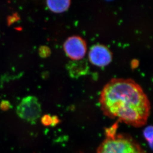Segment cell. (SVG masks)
Segmentation results:
<instances>
[{"label": "cell", "instance_id": "cell-1", "mask_svg": "<svg viewBox=\"0 0 153 153\" xmlns=\"http://www.w3.org/2000/svg\"><path fill=\"white\" fill-rule=\"evenodd\" d=\"M100 103L105 116L136 128L145 125L150 114L147 96L131 79H111L101 91Z\"/></svg>", "mask_w": 153, "mask_h": 153}, {"label": "cell", "instance_id": "cell-2", "mask_svg": "<svg viewBox=\"0 0 153 153\" xmlns=\"http://www.w3.org/2000/svg\"><path fill=\"white\" fill-rule=\"evenodd\" d=\"M97 153H146L138 142L129 134L117 132L106 136Z\"/></svg>", "mask_w": 153, "mask_h": 153}, {"label": "cell", "instance_id": "cell-3", "mask_svg": "<svg viewBox=\"0 0 153 153\" xmlns=\"http://www.w3.org/2000/svg\"><path fill=\"white\" fill-rule=\"evenodd\" d=\"M16 113L19 117L27 122H36L42 113L41 104L36 97L27 96L18 105Z\"/></svg>", "mask_w": 153, "mask_h": 153}, {"label": "cell", "instance_id": "cell-4", "mask_svg": "<svg viewBox=\"0 0 153 153\" xmlns=\"http://www.w3.org/2000/svg\"><path fill=\"white\" fill-rule=\"evenodd\" d=\"M63 47L66 54L73 61L82 60L87 52L86 42L79 36H72L67 38Z\"/></svg>", "mask_w": 153, "mask_h": 153}, {"label": "cell", "instance_id": "cell-5", "mask_svg": "<svg viewBox=\"0 0 153 153\" xmlns=\"http://www.w3.org/2000/svg\"><path fill=\"white\" fill-rule=\"evenodd\" d=\"M88 59L93 65L102 67L109 65L112 61L111 52L105 46L97 44L88 52Z\"/></svg>", "mask_w": 153, "mask_h": 153}, {"label": "cell", "instance_id": "cell-6", "mask_svg": "<svg viewBox=\"0 0 153 153\" xmlns=\"http://www.w3.org/2000/svg\"><path fill=\"white\" fill-rule=\"evenodd\" d=\"M81 60L73 61L68 65V70L71 76L75 78L85 75L88 71V66Z\"/></svg>", "mask_w": 153, "mask_h": 153}, {"label": "cell", "instance_id": "cell-7", "mask_svg": "<svg viewBox=\"0 0 153 153\" xmlns=\"http://www.w3.org/2000/svg\"><path fill=\"white\" fill-rule=\"evenodd\" d=\"M47 7L54 13L66 12L71 5V0H46Z\"/></svg>", "mask_w": 153, "mask_h": 153}, {"label": "cell", "instance_id": "cell-8", "mask_svg": "<svg viewBox=\"0 0 153 153\" xmlns=\"http://www.w3.org/2000/svg\"><path fill=\"white\" fill-rule=\"evenodd\" d=\"M143 135L148 143L152 141L153 139V126L150 125L145 128Z\"/></svg>", "mask_w": 153, "mask_h": 153}, {"label": "cell", "instance_id": "cell-9", "mask_svg": "<svg viewBox=\"0 0 153 153\" xmlns=\"http://www.w3.org/2000/svg\"><path fill=\"white\" fill-rule=\"evenodd\" d=\"M42 122L44 125H48L52 123V118L50 116H45L42 119Z\"/></svg>", "mask_w": 153, "mask_h": 153}, {"label": "cell", "instance_id": "cell-10", "mask_svg": "<svg viewBox=\"0 0 153 153\" xmlns=\"http://www.w3.org/2000/svg\"><path fill=\"white\" fill-rule=\"evenodd\" d=\"M148 144H149V146L152 149H153V139L152 141H151L150 142H149Z\"/></svg>", "mask_w": 153, "mask_h": 153}, {"label": "cell", "instance_id": "cell-11", "mask_svg": "<svg viewBox=\"0 0 153 153\" xmlns=\"http://www.w3.org/2000/svg\"><path fill=\"white\" fill-rule=\"evenodd\" d=\"M107 1H111V0H107Z\"/></svg>", "mask_w": 153, "mask_h": 153}]
</instances>
